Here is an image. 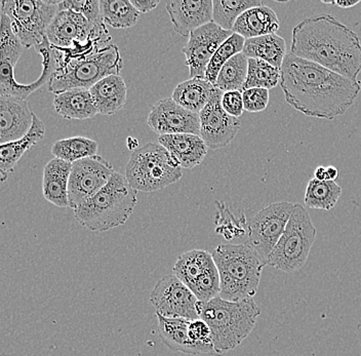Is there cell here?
I'll return each instance as SVG.
<instances>
[{
	"label": "cell",
	"mask_w": 361,
	"mask_h": 356,
	"mask_svg": "<svg viewBox=\"0 0 361 356\" xmlns=\"http://www.w3.org/2000/svg\"><path fill=\"white\" fill-rule=\"evenodd\" d=\"M71 10L82 15L90 23L98 24L104 22L102 19L100 1L98 0H71L61 1L59 11Z\"/></svg>",
	"instance_id": "f35d334b"
},
{
	"label": "cell",
	"mask_w": 361,
	"mask_h": 356,
	"mask_svg": "<svg viewBox=\"0 0 361 356\" xmlns=\"http://www.w3.org/2000/svg\"><path fill=\"white\" fill-rule=\"evenodd\" d=\"M114 173L112 164L100 155L73 162L68 184L69 207L75 209L96 195L108 184Z\"/></svg>",
	"instance_id": "7c38bea8"
},
{
	"label": "cell",
	"mask_w": 361,
	"mask_h": 356,
	"mask_svg": "<svg viewBox=\"0 0 361 356\" xmlns=\"http://www.w3.org/2000/svg\"><path fill=\"white\" fill-rule=\"evenodd\" d=\"M188 335L194 343L202 345V346L212 349L216 352L213 340H212L211 329H209V324L202 319H198L189 321Z\"/></svg>",
	"instance_id": "60d3db41"
},
{
	"label": "cell",
	"mask_w": 361,
	"mask_h": 356,
	"mask_svg": "<svg viewBox=\"0 0 361 356\" xmlns=\"http://www.w3.org/2000/svg\"><path fill=\"white\" fill-rule=\"evenodd\" d=\"M99 144L94 140L85 137H72V138L59 140L51 146V153L56 159H62L73 164L97 155Z\"/></svg>",
	"instance_id": "1f68e13d"
},
{
	"label": "cell",
	"mask_w": 361,
	"mask_h": 356,
	"mask_svg": "<svg viewBox=\"0 0 361 356\" xmlns=\"http://www.w3.org/2000/svg\"><path fill=\"white\" fill-rule=\"evenodd\" d=\"M166 11L176 32L182 36L213 22L212 0H169Z\"/></svg>",
	"instance_id": "ac0fdd59"
},
{
	"label": "cell",
	"mask_w": 361,
	"mask_h": 356,
	"mask_svg": "<svg viewBox=\"0 0 361 356\" xmlns=\"http://www.w3.org/2000/svg\"><path fill=\"white\" fill-rule=\"evenodd\" d=\"M243 54L247 59H259L281 69L288 53L286 40L279 35H269L245 39Z\"/></svg>",
	"instance_id": "83f0119b"
},
{
	"label": "cell",
	"mask_w": 361,
	"mask_h": 356,
	"mask_svg": "<svg viewBox=\"0 0 361 356\" xmlns=\"http://www.w3.org/2000/svg\"><path fill=\"white\" fill-rule=\"evenodd\" d=\"M264 6L261 0H213V22L232 31L239 17L247 10Z\"/></svg>",
	"instance_id": "836d02e7"
},
{
	"label": "cell",
	"mask_w": 361,
	"mask_h": 356,
	"mask_svg": "<svg viewBox=\"0 0 361 356\" xmlns=\"http://www.w3.org/2000/svg\"><path fill=\"white\" fill-rule=\"evenodd\" d=\"M218 215L216 219V232L220 235L224 236L225 240H232L235 238H241L245 235L247 228V219L245 215L240 218H235V216L229 211L224 202H216Z\"/></svg>",
	"instance_id": "74e56055"
},
{
	"label": "cell",
	"mask_w": 361,
	"mask_h": 356,
	"mask_svg": "<svg viewBox=\"0 0 361 356\" xmlns=\"http://www.w3.org/2000/svg\"><path fill=\"white\" fill-rule=\"evenodd\" d=\"M44 121L37 115L34 114L32 127L24 138L0 145V176L2 182L6 181L8 175L13 172V168L23 155L44 138Z\"/></svg>",
	"instance_id": "cb8c5ba5"
},
{
	"label": "cell",
	"mask_w": 361,
	"mask_h": 356,
	"mask_svg": "<svg viewBox=\"0 0 361 356\" xmlns=\"http://www.w3.org/2000/svg\"><path fill=\"white\" fill-rule=\"evenodd\" d=\"M200 319L209 324L216 355L237 348L254 331L261 309L254 299L230 302L216 297L196 304Z\"/></svg>",
	"instance_id": "277c9868"
},
{
	"label": "cell",
	"mask_w": 361,
	"mask_h": 356,
	"mask_svg": "<svg viewBox=\"0 0 361 356\" xmlns=\"http://www.w3.org/2000/svg\"><path fill=\"white\" fill-rule=\"evenodd\" d=\"M286 103L305 116L333 121L350 109L361 91L351 80L320 65L286 54L281 68Z\"/></svg>",
	"instance_id": "6da1fadb"
},
{
	"label": "cell",
	"mask_w": 361,
	"mask_h": 356,
	"mask_svg": "<svg viewBox=\"0 0 361 356\" xmlns=\"http://www.w3.org/2000/svg\"><path fill=\"white\" fill-rule=\"evenodd\" d=\"M281 82V69L259 59H248L247 75L243 91L248 89H274Z\"/></svg>",
	"instance_id": "e575fe53"
},
{
	"label": "cell",
	"mask_w": 361,
	"mask_h": 356,
	"mask_svg": "<svg viewBox=\"0 0 361 356\" xmlns=\"http://www.w3.org/2000/svg\"><path fill=\"white\" fill-rule=\"evenodd\" d=\"M130 1L140 13L151 12L159 4V0H130Z\"/></svg>",
	"instance_id": "7bdbcfd3"
},
{
	"label": "cell",
	"mask_w": 361,
	"mask_h": 356,
	"mask_svg": "<svg viewBox=\"0 0 361 356\" xmlns=\"http://www.w3.org/2000/svg\"><path fill=\"white\" fill-rule=\"evenodd\" d=\"M214 87L205 78H190L173 90L171 99L192 113L200 114L209 103Z\"/></svg>",
	"instance_id": "4316f807"
},
{
	"label": "cell",
	"mask_w": 361,
	"mask_h": 356,
	"mask_svg": "<svg viewBox=\"0 0 361 356\" xmlns=\"http://www.w3.org/2000/svg\"><path fill=\"white\" fill-rule=\"evenodd\" d=\"M221 103H222V107L226 113L229 114L230 116L238 118L245 111L243 92L231 91L224 92Z\"/></svg>",
	"instance_id": "b9f144b4"
},
{
	"label": "cell",
	"mask_w": 361,
	"mask_h": 356,
	"mask_svg": "<svg viewBox=\"0 0 361 356\" xmlns=\"http://www.w3.org/2000/svg\"><path fill=\"white\" fill-rule=\"evenodd\" d=\"M342 192V188L336 182L318 181L313 178L307 185L305 206L309 209L331 211L337 204Z\"/></svg>",
	"instance_id": "f1b7e54d"
},
{
	"label": "cell",
	"mask_w": 361,
	"mask_h": 356,
	"mask_svg": "<svg viewBox=\"0 0 361 356\" xmlns=\"http://www.w3.org/2000/svg\"><path fill=\"white\" fill-rule=\"evenodd\" d=\"M183 168L159 143H147L130 155L126 178L135 190L153 192L179 181Z\"/></svg>",
	"instance_id": "ba28073f"
},
{
	"label": "cell",
	"mask_w": 361,
	"mask_h": 356,
	"mask_svg": "<svg viewBox=\"0 0 361 356\" xmlns=\"http://www.w3.org/2000/svg\"><path fill=\"white\" fill-rule=\"evenodd\" d=\"M158 335L162 343L173 352L185 355H216L212 349L194 343L188 335V319H168L157 313Z\"/></svg>",
	"instance_id": "ffe728a7"
},
{
	"label": "cell",
	"mask_w": 361,
	"mask_h": 356,
	"mask_svg": "<svg viewBox=\"0 0 361 356\" xmlns=\"http://www.w3.org/2000/svg\"><path fill=\"white\" fill-rule=\"evenodd\" d=\"M279 17L267 6L250 8L237 19L232 32L243 36L245 39L259 36L276 35L279 30Z\"/></svg>",
	"instance_id": "7402d4cb"
},
{
	"label": "cell",
	"mask_w": 361,
	"mask_h": 356,
	"mask_svg": "<svg viewBox=\"0 0 361 356\" xmlns=\"http://www.w3.org/2000/svg\"><path fill=\"white\" fill-rule=\"evenodd\" d=\"M295 209L292 202H275L257 213L247 223L248 245L267 264Z\"/></svg>",
	"instance_id": "8fae6325"
},
{
	"label": "cell",
	"mask_w": 361,
	"mask_h": 356,
	"mask_svg": "<svg viewBox=\"0 0 361 356\" xmlns=\"http://www.w3.org/2000/svg\"><path fill=\"white\" fill-rule=\"evenodd\" d=\"M28 103L15 97H0V145L24 138L33 125Z\"/></svg>",
	"instance_id": "d6986e66"
},
{
	"label": "cell",
	"mask_w": 361,
	"mask_h": 356,
	"mask_svg": "<svg viewBox=\"0 0 361 356\" xmlns=\"http://www.w3.org/2000/svg\"><path fill=\"white\" fill-rule=\"evenodd\" d=\"M35 49L42 57V75L32 83L22 85L16 80L15 68L26 49L13 33L8 16L0 13V97H15L26 100L32 92L49 82L55 70L51 44L45 38Z\"/></svg>",
	"instance_id": "52a82bcc"
},
{
	"label": "cell",
	"mask_w": 361,
	"mask_h": 356,
	"mask_svg": "<svg viewBox=\"0 0 361 356\" xmlns=\"http://www.w3.org/2000/svg\"><path fill=\"white\" fill-rule=\"evenodd\" d=\"M158 143L171 153L182 168L200 166L207 154V146L198 135L177 134L159 136Z\"/></svg>",
	"instance_id": "44dd1931"
},
{
	"label": "cell",
	"mask_w": 361,
	"mask_h": 356,
	"mask_svg": "<svg viewBox=\"0 0 361 356\" xmlns=\"http://www.w3.org/2000/svg\"><path fill=\"white\" fill-rule=\"evenodd\" d=\"M290 54L351 80L361 72L360 36L329 13L306 18L293 28Z\"/></svg>",
	"instance_id": "7a4b0ae2"
},
{
	"label": "cell",
	"mask_w": 361,
	"mask_h": 356,
	"mask_svg": "<svg viewBox=\"0 0 361 356\" xmlns=\"http://www.w3.org/2000/svg\"><path fill=\"white\" fill-rule=\"evenodd\" d=\"M316 228L303 206L295 204L281 240L275 245L267 265L286 274L303 268L316 240Z\"/></svg>",
	"instance_id": "9c48e42d"
},
{
	"label": "cell",
	"mask_w": 361,
	"mask_h": 356,
	"mask_svg": "<svg viewBox=\"0 0 361 356\" xmlns=\"http://www.w3.org/2000/svg\"><path fill=\"white\" fill-rule=\"evenodd\" d=\"M55 70L49 81V92L58 94L73 89L90 90L123 68V58L114 44L85 56H68L60 47L51 46Z\"/></svg>",
	"instance_id": "3957f363"
},
{
	"label": "cell",
	"mask_w": 361,
	"mask_h": 356,
	"mask_svg": "<svg viewBox=\"0 0 361 356\" xmlns=\"http://www.w3.org/2000/svg\"><path fill=\"white\" fill-rule=\"evenodd\" d=\"M99 114L113 115L121 111L128 99V87L119 74L109 75L90 89Z\"/></svg>",
	"instance_id": "603a6c76"
},
{
	"label": "cell",
	"mask_w": 361,
	"mask_h": 356,
	"mask_svg": "<svg viewBox=\"0 0 361 356\" xmlns=\"http://www.w3.org/2000/svg\"><path fill=\"white\" fill-rule=\"evenodd\" d=\"M98 24H92L80 13L71 10L59 11L47 31V38L51 46L68 49L76 42L89 39Z\"/></svg>",
	"instance_id": "e0dca14e"
},
{
	"label": "cell",
	"mask_w": 361,
	"mask_h": 356,
	"mask_svg": "<svg viewBox=\"0 0 361 356\" xmlns=\"http://www.w3.org/2000/svg\"><path fill=\"white\" fill-rule=\"evenodd\" d=\"M221 281L220 296L230 302L254 298L266 263L247 243L220 245L214 250Z\"/></svg>",
	"instance_id": "5b68a950"
},
{
	"label": "cell",
	"mask_w": 361,
	"mask_h": 356,
	"mask_svg": "<svg viewBox=\"0 0 361 356\" xmlns=\"http://www.w3.org/2000/svg\"><path fill=\"white\" fill-rule=\"evenodd\" d=\"M213 261V256L203 250H191L180 254L173 266V276L189 287L194 281L198 278L207 265Z\"/></svg>",
	"instance_id": "f546056e"
},
{
	"label": "cell",
	"mask_w": 361,
	"mask_h": 356,
	"mask_svg": "<svg viewBox=\"0 0 361 356\" xmlns=\"http://www.w3.org/2000/svg\"><path fill=\"white\" fill-rule=\"evenodd\" d=\"M245 111L257 113L264 111L269 104V91L265 89H248L243 92Z\"/></svg>",
	"instance_id": "ab89813d"
},
{
	"label": "cell",
	"mask_w": 361,
	"mask_h": 356,
	"mask_svg": "<svg viewBox=\"0 0 361 356\" xmlns=\"http://www.w3.org/2000/svg\"><path fill=\"white\" fill-rule=\"evenodd\" d=\"M248 59L243 53L234 56L228 61L219 72L214 82V89L223 92H243V85L247 80Z\"/></svg>",
	"instance_id": "d6a6232c"
},
{
	"label": "cell",
	"mask_w": 361,
	"mask_h": 356,
	"mask_svg": "<svg viewBox=\"0 0 361 356\" xmlns=\"http://www.w3.org/2000/svg\"><path fill=\"white\" fill-rule=\"evenodd\" d=\"M232 33V31L224 30L214 22L192 31L188 42L183 47L191 78H204L207 65L216 49Z\"/></svg>",
	"instance_id": "9a60e30c"
},
{
	"label": "cell",
	"mask_w": 361,
	"mask_h": 356,
	"mask_svg": "<svg viewBox=\"0 0 361 356\" xmlns=\"http://www.w3.org/2000/svg\"><path fill=\"white\" fill-rule=\"evenodd\" d=\"M147 123L155 134H192L200 136V115L192 113L171 98L158 101L147 118Z\"/></svg>",
	"instance_id": "2e32d148"
},
{
	"label": "cell",
	"mask_w": 361,
	"mask_h": 356,
	"mask_svg": "<svg viewBox=\"0 0 361 356\" xmlns=\"http://www.w3.org/2000/svg\"><path fill=\"white\" fill-rule=\"evenodd\" d=\"M54 107L65 119L92 118L99 114L90 90L73 89L56 94Z\"/></svg>",
	"instance_id": "484cf974"
},
{
	"label": "cell",
	"mask_w": 361,
	"mask_h": 356,
	"mask_svg": "<svg viewBox=\"0 0 361 356\" xmlns=\"http://www.w3.org/2000/svg\"><path fill=\"white\" fill-rule=\"evenodd\" d=\"M222 91L214 89L211 99L200 114V137L207 148L216 150L224 148L235 138L240 121L226 113L222 107Z\"/></svg>",
	"instance_id": "5bb4252c"
},
{
	"label": "cell",
	"mask_w": 361,
	"mask_h": 356,
	"mask_svg": "<svg viewBox=\"0 0 361 356\" xmlns=\"http://www.w3.org/2000/svg\"><path fill=\"white\" fill-rule=\"evenodd\" d=\"M60 2L4 0L0 4V10L8 16L13 33L28 49L44 42L47 28L59 12Z\"/></svg>",
	"instance_id": "30bf717a"
},
{
	"label": "cell",
	"mask_w": 361,
	"mask_h": 356,
	"mask_svg": "<svg viewBox=\"0 0 361 356\" xmlns=\"http://www.w3.org/2000/svg\"><path fill=\"white\" fill-rule=\"evenodd\" d=\"M137 191L123 173L115 172L96 195L74 209L79 224L90 231L103 232L126 224L137 206Z\"/></svg>",
	"instance_id": "8992f818"
},
{
	"label": "cell",
	"mask_w": 361,
	"mask_h": 356,
	"mask_svg": "<svg viewBox=\"0 0 361 356\" xmlns=\"http://www.w3.org/2000/svg\"><path fill=\"white\" fill-rule=\"evenodd\" d=\"M100 11L104 23L115 29L130 28L140 18L130 0H102Z\"/></svg>",
	"instance_id": "4dcf8cb0"
},
{
	"label": "cell",
	"mask_w": 361,
	"mask_h": 356,
	"mask_svg": "<svg viewBox=\"0 0 361 356\" xmlns=\"http://www.w3.org/2000/svg\"><path fill=\"white\" fill-rule=\"evenodd\" d=\"M197 302L190 288L175 276L162 277L150 295V303L157 313L168 319H200Z\"/></svg>",
	"instance_id": "4fadbf2b"
},
{
	"label": "cell",
	"mask_w": 361,
	"mask_h": 356,
	"mask_svg": "<svg viewBox=\"0 0 361 356\" xmlns=\"http://www.w3.org/2000/svg\"><path fill=\"white\" fill-rule=\"evenodd\" d=\"M194 296L200 302H209L220 296L221 281L214 259L211 261L202 276L188 287Z\"/></svg>",
	"instance_id": "8d00e7d4"
},
{
	"label": "cell",
	"mask_w": 361,
	"mask_h": 356,
	"mask_svg": "<svg viewBox=\"0 0 361 356\" xmlns=\"http://www.w3.org/2000/svg\"><path fill=\"white\" fill-rule=\"evenodd\" d=\"M360 4V0H356V1H349V0H343V1H336L335 6H338L341 8H353V6H357V4Z\"/></svg>",
	"instance_id": "f6af8a7d"
},
{
	"label": "cell",
	"mask_w": 361,
	"mask_h": 356,
	"mask_svg": "<svg viewBox=\"0 0 361 356\" xmlns=\"http://www.w3.org/2000/svg\"><path fill=\"white\" fill-rule=\"evenodd\" d=\"M326 181H334L338 179V171L337 168L335 166H329L326 168Z\"/></svg>",
	"instance_id": "ee69618b"
},
{
	"label": "cell",
	"mask_w": 361,
	"mask_h": 356,
	"mask_svg": "<svg viewBox=\"0 0 361 356\" xmlns=\"http://www.w3.org/2000/svg\"><path fill=\"white\" fill-rule=\"evenodd\" d=\"M72 164L53 159L45 164L44 179H42V193L47 202L59 207H69L68 202V184Z\"/></svg>",
	"instance_id": "d4e9b609"
},
{
	"label": "cell",
	"mask_w": 361,
	"mask_h": 356,
	"mask_svg": "<svg viewBox=\"0 0 361 356\" xmlns=\"http://www.w3.org/2000/svg\"><path fill=\"white\" fill-rule=\"evenodd\" d=\"M326 168L322 166H318L314 172V179L318 180V181H326Z\"/></svg>",
	"instance_id": "bcb514c9"
},
{
	"label": "cell",
	"mask_w": 361,
	"mask_h": 356,
	"mask_svg": "<svg viewBox=\"0 0 361 356\" xmlns=\"http://www.w3.org/2000/svg\"><path fill=\"white\" fill-rule=\"evenodd\" d=\"M245 39L236 33H232V35L225 40L220 47L216 49V53L212 58L211 62L207 65V71H205L204 78L212 85H214L219 72L222 69L226 63L234 56L243 53V46H245Z\"/></svg>",
	"instance_id": "d590c367"
}]
</instances>
